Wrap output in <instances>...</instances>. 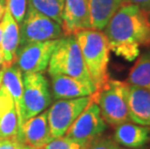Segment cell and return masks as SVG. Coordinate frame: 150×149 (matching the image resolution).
I'll return each mask as SVG.
<instances>
[{
	"instance_id": "d6986e66",
	"label": "cell",
	"mask_w": 150,
	"mask_h": 149,
	"mask_svg": "<svg viewBox=\"0 0 150 149\" xmlns=\"http://www.w3.org/2000/svg\"><path fill=\"white\" fill-rule=\"evenodd\" d=\"M126 82L129 85L150 91V52L139 56Z\"/></svg>"
},
{
	"instance_id": "9c48e42d",
	"label": "cell",
	"mask_w": 150,
	"mask_h": 149,
	"mask_svg": "<svg viewBox=\"0 0 150 149\" xmlns=\"http://www.w3.org/2000/svg\"><path fill=\"white\" fill-rule=\"evenodd\" d=\"M59 39L36 42L18 49V67L23 73H43L49 66L50 57Z\"/></svg>"
},
{
	"instance_id": "603a6c76",
	"label": "cell",
	"mask_w": 150,
	"mask_h": 149,
	"mask_svg": "<svg viewBox=\"0 0 150 149\" xmlns=\"http://www.w3.org/2000/svg\"><path fill=\"white\" fill-rule=\"evenodd\" d=\"M85 149H120L117 143L110 138H97L89 143Z\"/></svg>"
},
{
	"instance_id": "7c38bea8",
	"label": "cell",
	"mask_w": 150,
	"mask_h": 149,
	"mask_svg": "<svg viewBox=\"0 0 150 149\" xmlns=\"http://www.w3.org/2000/svg\"><path fill=\"white\" fill-rule=\"evenodd\" d=\"M2 23L3 31L0 52L2 55V69L5 70L11 67L17 59V52L20 45V28L8 9H6Z\"/></svg>"
},
{
	"instance_id": "6da1fadb",
	"label": "cell",
	"mask_w": 150,
	"mask_h": 149,
	"mask_svg": "<svg viewBox=\"0 0 150 149\" xmlns=\"http://www.w3.org/2000/svg\"><path fill=\"white\" fill-rule=\"evenodd\" d=\"M108 47L117 56L134 61L139 47L150 46V23L145 12L124 2L104 29Z\"/></svg>"
},
{
	"instance_id": "cb8c5ba5",
	"label": "cell",
	"mask_w": 150,
	"mask_h": 149,
	"mask_svg": "<svg viewBox=\"0 0 150 149\" xmlns=\"http://www.w3.org/2000/svg\"><path fill=\"white\" fill-rule=\"evenodd\" d=\"M23 144L18 141L17 138H0V149H21Z\"/></svg>"
},
{
	"instance_id": "83f0119b",
	"label": "cell",
	"mask_w": 150,
	"mask_h": 149,
	"mask_svg": "<svg viewBox=\"0 0 150 149\" xmlns=\"http://www.w3.org/2000/svg\"><path fill=\"white\" fill-rule=\"evenodd\" d=\"M3 72H4V70H1L0 71V85L2 83V77H3Z\"/></svg>"
},
{
	"instance_id": "f546056e",
	"label": "cell",
	"mask_w": 150,
	"mask_h": 149,
	"mask_svg": "<svg viewBox=\"0 0 150 149\" xmlns=\"http://www.w3.org/2000/svg\"><path fill=\"white\" fill-rule=\"evenodd\" d=\"M21 149H33V148H32V147H30V146H28V145L23 144V146H22Z\"/></svg>"
},
{
	"instance_id": "ffe728a7",
	"label": "cell",
	"mask_w": 150,
	"mask_h": 149,
	"mask_svg": "<svg viewBox=\"0 0 150 149\" xmlns=\"http://www.w3.org/2000/svg\"><path fill=\"white\" fill-rule=\"evenodd\" d=\"M28 5L61 24L65 0H26Z\"/></svg>"
},
{
	"instance_id": "ac0fdd59",
	"label": "cell",
	"mask_w": 150,
	"mask_h": 149,
	"mask_svg": "<svg viewBox=\"0 0 150 149\" xmlns=\"http://www.w3.org/2000/svg\"><path fill=\"white\" fill-rule=\"evenodd\" d=\"M1 84L11 94L15 102L16 110H17L18 117V131H20L21 127V107L22 92H23V81H22V74L21 69L18 66L14 65L5 69L3 72Z\"/></svg>"
},
{
	"instance_id": "484cf974",
	"label": "cell",
	"mask_w": 150,
	"mask_h": 149,
	"mask_svg": "<svg viewBox=\"0 0 150 149\" xmlns=\"http://www.w3.org/2000/svg\"><path fill=\"white\" fill-rule=\"evenodd\" d=\"M7 9V0H0V21L2 20Z\"/></svg>"
},
{
	"instance_id": "7a4b0ae2",
	"label": "cell",
	"mask_w": 150,
	"mask_h": 149,
	"mask_svg": "<svg viewBox=\"0 0 150 149\" xmlns=\"http://www.w3.org/2000/svg\"><path fill=\"white\" fill-rule=\"evenodd\" d=\"M83 57L86 69L96 88H100L110 80L108 62L110 47L104 32L85 29L75 34Z\"/></svg>"
},
{
	"instance_id": "8fae6325",
	"label": "cell",
	"mask_w": 150,
	"mask_h": 149,
	"mask_svg": "<svg viewBox=\"0 0 150 149\" xmlns=\"http://www.w3.org/2000/svg\"><path fill=\"white\" fill-rule=\"evenodd\" d=\"M61 25L65 35L92 29L87 0H65Z\"/></svg>"
},
{
	"instance_id": "4316f807",
	"label": "cell",
	"mask_w": 150,
	"mask_h": 149,
	"mask_svg": "<svg viewBox=\"0 0 150 149\" xmlns=\"http://www.w3.org/2000/svg\"><path fill=\"white\" fill-rule=\"evenodd\" d=\"M2 31H3V23L1 20L0 21V44H1V39H2Z\"/></svg>"
},
{
	"instance_id": "e0dca14e",
	"label": "cell",
	"mask_w": 150,
	"mask_h": 149,
	"mask_svg": "<svg viewBox=\"0 0 150 149\" xmlns=\"http://www.w3.org/2000/svg\"><path fill=\"white\" fill-rule=\"evenodd\" d=\"M92 29L102 31L125 0H87Z\"/></svg>"
},
{
	"instance_id": "7402d4cb",
	"label": "cell",
	"mask_w": 150,
	"mask_h": 149,
	"mask_svg": "<svg viewBox=\"0 0 150 149\" xmlns=\"http://www.w3.org/2000/svg\"><path fill=\"white\" fill-rule=\"evenodd\" d=\"M27 8L26 0H7V9L18 24L21 23Z\"/></svg>"
},
{
	"instance_id": "5bb4252c",
	"label": "cell",
	"mask_w": 150,
	"mask_h": 149,
	"mask_svg": "<svg viewBox=\"0 0 150 149\" xmlns=\"http://www.w3.org/2000/svg\"><path fill=\"white\" fill-rule=\"evenodd\" d=\"M113 141L129 149H139L150 141V127L125 122L115 126Z\"/></svg>"
},
{
	"instance_id": "52a82bcc",
	"label": "cell",
	"mask_w": 150,
	"mask_h": 149,
	"mask_svg": "<svg viewBox=\"0 0 150 149\" xmlns=\"http://www.w3.org/2000/svg\"><path fill=\"white\" fill-rule=\"evenodd\" d=\"M92 101L91 96L58 100L47 110L50 135L53 138L65 136L79 115Z\"/></svg>"
},
{
	"instance_id": "4dcf8cb0",
	"label": "cell",
	"mask_w": 150,
	"mask_h": 149,
	"mask_svg": "<svg viewBox=\"0 0 150 149\" xmlns=\"http://www.w3.org/2000/svg\"><path fill=\"white\" fill-rule=\"evenodd\" d=\"M147 16H148V20H149V23H150V12L147 14Z\"/></svg>"
},
{
	"instance_id": "4fadbf2b",
	"label": "cell",
	"mask_w": 150,
	"mask_h": 149,
	"mask_svg": "<svg viewBox=\"0 0 150 149\" xmlns=\"http://www.w3.org/2000/svg\"><path fill=\"white\" fill-rule=\"evenodd\" d=\"M50 80H52L53 97L56 100L75 99V98L91 96L96 91L94 88L88 86L84 82L69 76L52 75L50 76Z\"/></svg>"
},
{
	"instance_id": "d4e9b609",
	"label": "cell",
	"mask_w": 150,
	"mask_h": 149,
	"mask_svg": "<svg viewBox=\"0 0 150 149\" xmlns=\"http://www.w3.org/2000/svg\"><path fill=\"white\" fill-rule=\"evenodd\" d=\"M125 2L132 3V4L138 6V7L148 14L150 12V0H125Z\"/></svg>"
},
{
	"instance_id": "30bf717a",
	"label": "cell",
	"mask_w": 150,
	"mask_h": 149,
	"mask_svg": "<svg viewBox=\"0 0 150 149\" xmlns=\"http://www.w3.org/2000/svg\"><path fill=\"white\" fill-rule=\"evenodd\" d=\"M52 138L47 122V110L26 120L17 136L21 143L33 149L44 148Z\"/></svg>"
},
{
	"instance_id": "5b68a950",
	"label": "cell",
	"mask_w": 150,
	"mask_h": 149,
	"mask_svg": "<svg viewBox=\"0 0 150 149\" xmlns=\"http://www.w3.org/2000/svg\"><path fill=\"white\" fill-rule=\"evenodd\" d=\"M22 81L21 126L26 120L43 112L52 102L49 82L42 73H24Z\"/></svg>"
},
{
	"instance_id": "1f68e13d",
	"label": "cell",
	"mask_w": 150,
	"mask_h": 149,
	"mask_svg": "<svg viewBox=\"0 0 150 149\" xmlns=\"http://www.w3.org/2000/svg\"><path fill=\"white\" fill-rule=\"evenodd\" d=\"M41 149H43V148H41Z\"/></svg>"
},
{
	"instance_id": "2e32d148",
	"label": "cell",
	"mask_w": 150,
	"mask_h": 149,
	"mask_svg": "<svg viewBox=\"0 0 150 149\" xmlns=\"http://www.w3.org/2000/svg\"><path fill=\"white\" fill-rule=\"evenodd\" d=\"M18 117L11 94L0 85V138H17Z\"/></svg>"
},
{
	"instance_id": "8992f818",
	"label": "cell",
	"mask_w": 150,
	"mask_h": 149,
	"mask_svg": "<svg viewBox=\"0 0 150 149\" xmlns=\"http://www.w3.org/2000/svg\"><path fill=\"white\" fill-rule=\"evenodd\" d=\"M62 32L58 23L28 5L21 23L18 49L28 44L58 39L62 36Z\"/></svg>"
},
{
	"instance_id": "ba28073f",
	"label": "cell",
	"mask_w": 150,
	"mask_h": 149,
	"mask_svg": "<svg viewBox=\"0 0 150 149\" xmlns=\"http://www.w3.org/2000/svg\"><path fill=\"white\" fill-rule=\"evenodd\" d=\"M106 129L107 123L102 117L100 107L92 99L68 129L65 136L87 146L93 141L100 138Z\"/></svg>"
},
{
	"instance_id": "277c9868",
	"label": "cell",
	"mask_w": 150,
	"mask_h": 149,
	"mask_svg": "<svg viewBox=\"0 0 150 149\" xmlns=\"http://www.w3.org/2000/svg\"><path fill=\"white\" fill-rule=\"evenodd\" d=\"M128 91L127 82L108 80L92 94V99L100 107L102 117L107 124L117 126L130 121Z\"/></svg>"
},
{
	"instance_id": "3957f363",
	"label": "cell",
	"mask_w": 150,
	"mask_h": 149,
	"mask_svg": "<svg viewBox=\"0 0 150 149\" xmlns=\"http://www.w3.org/2000/svg\"><path fill=\"white\" fill-rule=\"evenodd\" d=\"M47 71L50 76L65 75L75 78L97 90L86 69L81 47L75 35H66L59 39L50 57Z\"/></svg>"
},
{
	"instance_id": "9a60e30c",
	"label": "cell",
	"mask_w": 150,
	"mask_h": 149,
	"mask_svg": "<svg viewBox=\"0 0 150 149\" xmlns=\"http://www.w3.org/2000/svg\"><path fill=\"white\" fill-rule=\"evenodd\" d=\"M128 110L130 121L150 127V91L129 85Z\"/></svg>"
},
{
	"instance_id": "d6a6232c",
	"label": "cell",
	"mask_w": 150,
	"mask_h": 149,
	"mask_svg": "<svg viewBox=\"0 0 150 149\" xmlns=\"http://www.w3.org/2000/svg\"><path fill=\"white\" fill-rule=\"evenodd\" d=\"M124 149H126V148H124Z\"/></svg>"
},
{
	"instance_id": "44dd1931",
	"label": "cell",
	"mask_w": 150,
	"mask_h": 149,
	"mask_svg": "<svg viewBox=\"0 0 150 149\" xmlns=\"http://www.w3.org/2000/svg\"><path fill=\"white\" fill-rule=\"evenodd\" d=\"M85 145L66 136L52 138L43 149H85Z\"/></svg>"
},
{
	"instance_id": "f1b7e54d",
	"label": "cell",
	"mask_w": 150,
	"mask_h": 149,
	"mask_svg": "<svg viewBox=\"0 0 150 149\" xmlns=\"http://www.w3.org/2000/svg\"><path fill=\"white\" fill-rule=\"evenodd\" d=\"M1 70L3 69H2V55H1V52H0V71Z\"/></svg>"
}]
</instances>
